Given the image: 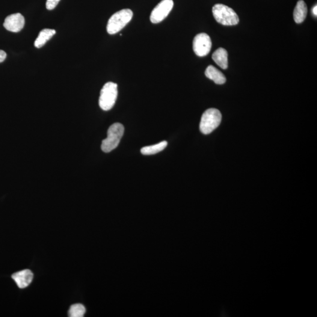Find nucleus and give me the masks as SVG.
Masks as SVG:
<instances>
[{
	"label": "nucleus",
	"instance_id": "obj_1",
	"mask_svg": "<svg viewBox=\"0 0 317 317\" xmlns=\"http://www.w3.org/2000/svg\"><path fill=\"white\" fill-rule=\"evenodd\" d=\"M133 17V12L130 9H123L117 12L109 19L106 26L108 33L114 35L122 30Z\"/></svg>",
	"mask_w": 317,
	"mask_h": 317
},
{
	"label": "nucleus",
	"instance_id": "obj_2",
	"mask_svg": "<svg viewBox=\"0 0 317 317\" xmlns=\"http://www.w3.org/2000/svg\"><path fill=\"white\" fill-rule=\"evenodd\" d=\"M216 22L223 25H235L239 23V18L236 12L227 5L217 4L212 9Z\"/></svg>",
	"mask_w": 317,
	"mask_h": 317
},
{
	"label": "nucleus",
	"instance_id": "obj_3",
	"mask_svg": "<svg viewBox=\"0 0 317 317\" xmlns=\"http://www.w3.org/2000/svg\"><path fill=\"white\" fill-rule=\"evenodd\" d=\"M124 126L120 123L112 125L108 130L107 138L102 142L101 149L103 152L109 153L117 148L124 133Z\"/></svg>",
	"mask_w": 317,
	"mask_h": 317
},
{
	"label": "nucleus",
	"instance_id": "obj_4",
	"mask_svg": "<svg viewBox=\"0 0 317 317\" xmlns=\"http://www.w3.org/2000/svg\"><path fill=\"white\" fill-rule=\"evenodd\" d=\"M221 114L217 109L210 108L204 112L201 118L200 130L204 135L210 134L220 125Z\"/></svg>",
	"mask_w": 317,
	"mask_h": 317
},
{
	"label": "nucleus",
	"instance_id": "obj_5",
	"mask_svg": "<svg viewBox=\"0 0 317 317\" xmlns=\"http://www.w3.org/2000/svg\"><path fill=\"white\" fill-rule=\"evenodd\" d=\"M118 97V85L109 82L103 86L100 91L99 99L100 108L103 111L110 110L114 107Z\"/></svg>",
	"mask_w": 317,
	"mask_h": 317
},
{
	"label": "nucleus",
	"instance_id": "obj_6",
	"mask_svg": "<svg viewBox=\"0 0 317 317\" xmlns=\"http://www.w3.org/2000/svg\"><path fill=\"white\" fill-rule=\"evenodd\" d=\"M212 46L211 38L206 33L195 35L193 41V49L198 57H202L208 55Z\"/></svg>",
	"mask_w": 317,
	"mask_h": 317
},
{
	"label": "nucleus",
	"instance_id": "obj_7",
	"mask_svg": "<svg viewBox=\"0 0 317 317\" xmlns=\"http://www.w3.org/2000/svg\"><path fill=\"white\" fill-rule=\"evenodd\" d=\"M173 0H162L151 13L150 20L153 24L162 22L167 17L173 7Z\"/></svg>",
	"mask_w": 317,
	"mask_h": 317
},
{
	"label": "nucleus",
	"instance_id": "obj_8",
	"mask_svg": "<svg viewBox=\"0 0 317 317\" xmlns=\"http://www.w3.org/2000/svg\"><path fill=\"white\" fill-rule=\"evenodd\" d=\"M24 25V17L20 13L10 15L6 17L4 23V28L7 30L13 32L22 31Z\"/></svg>",
	"mask_w": 317,
	"mask_h": 317
},
{
	"label": "nucleus",
	"instance_id": "obj_9",
	"mask_svg": "<svg viewBox=\"0 0 317 317\" xmlns=\"http://www.w3.org/2000/svg\"><path fill=\"white\" fill-rule=\"evenodd\" d=\"M33 277V273L28 269H24L12 275V278L20 289H24L28 287L31 283Z\"/></svg>",
	"mask_w": 317,
	"mask_h": 317
},
{
	"label": "nucleus",
	"instance_id": "obj_10",
	"mask_svg": "<svg viewBox=\"0 0 317 317\" xmlns=\"http://www.w3.org/2000/svg\"><path fill=\"white\" fill-rule=\"evenodd\" d=\"M205 75L207 78L214 81L216 84H223L226 81V76H224V74L217 68L213 67V65H209L206 68Z\"/></svg>",
	"mask_w": 317,
	"mask_h": 317
},
{
	"label": "nucleus",
	"instance_id": "obj_11",
	"mask_svg": "<svg viewBox=\"0 0 317 317\" xmlns=\"http://www.w3.org/2000/svg\"><path fill=\"white\" fill-rule=\"evenodd\" d=\"M213 61L222 69L228 68V53L226 49L220 48L216 50L212 55Z\"/></svg>",
	"mask_w": 317,
	"mask_h": 317
},
{
	"label": "nucleus",
	"instance_id": "obj_12",
	"mask_svg": "<svg viewBox=\"0 0 317 317\" xmlns=\"http://www.w3.org/2000/svg\"><path fill=\"white\" fill-rule=\"evenodd\" d=\"M307 7L303 0H300L296 5L294 14V19L295 22L297 24H300L304 22L307 17Z\"/></svg>",
	"mask_w": 317,
	"mask_h": 317
},
{
	"label": "nucleus",
	"instance_id": "obj_13",
	"mask_svg": "<svg viewBox=\"0 0 317 317\" xmlns=\"http://www.w3.org/2000/svg\"><path fill=\"white\" fill-rule=\"evenodd\" d=\"M56 34L54 29H44L40 32L37 39L35 40L34 46L37 49L43 47Z\"/></svg>",
	"mask_w": 317,
	"mask_h": 317
},
{
	"label": "nucleus",
	"instance_id": "obj_14",
	"mask_svg": "<svg viewBox=\"0 0 317 317\" xmlns=\"http://www.w3.org/2000/svg\"><path fill=\"white\" fill-rule=\"evenodd\" d=\"M167 146L168 142L162 141L159 144L144 147L142 148L141 152L144 155H154L164 150Z\"/></svg>",
	"mask_w": 317,
	"mask_h": 317
},
{
	"label": "nucleus",
	"instance_id": "obj_15",
	"mask_svg": "<svg viewBox=\"0 0 317 317\" xmlns=\"http://www.w3.org/2000/svg\"><path fill=\"white\" fill-rule=\"evenodd\" d=\"M86 313L85 307L81 304H73L70 307L68 315L70 317H82Z\"/></svg>",
	"mask_w": 317,
	"mask_h": 317
},
{
	"label": "nucleus",
	"instance_id": "obj_16",
	"mask_svg": "<svg viewBox=\"0 0 317 317\" xmlns=\"http://www.w3.org/2000/svg\"><path fill=\"white\" fill-rule=\"evenodd\" d=\"M60 0H47L46 8L47 10H52L56 7Z\"/></svg>",
	"mask_w": 317,
	"mask_h": 317
},
{
	"label": "nucleus",
	"instance_id": "obj_17",
	"mask_svg": "<svg viewBox=\"0 0 317 317\" xmlns=\"http://www.w3.org/2000/svg\"><path fill=\"white\" fill-rule=\"evenodd\" d=\"M6 57H7V54L5 52L0 50V63H2L5 60Z\"/></svg>",
	"mask_w": 317,
	"mask_h": 317
},
{
	"label": "nucleus",
	"instance_id": "obj_18",
	"mask_svg": "<svg viewBox=\"0 0 317 317\" xmlns=\"http://www.w3.org/2000/svg\"><path fill=\"white\" fill-rule=\"evenodd\" d=\"M317 5H316L313 8V13L316 16H317Z\"/></svg>",
	"mask_w": 317,
	"mask_h": 317
}]
</instances>
